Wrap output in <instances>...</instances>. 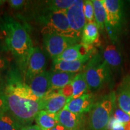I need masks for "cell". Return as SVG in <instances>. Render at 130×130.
Wrapping results in <instances>:
<instances>
[{"mask_svg": "<svg viewBox=\"0 0 130 130\" xmlns=\"http://www.w3.org/2000/svg\"><path fill=\"white\" fill-rule=\"evenodd\" d=\"M83 11L87 24L95 22V16H94L93 5L92 1H91V0L84 1Z\"/></svg>", "mask_w": 130, "mask_h": 130, "instance_id": "26", "label": "cell"}, {"mask_svg": "<svg viewBox=\"0 0 130 130\" xmlns=\"http://www.w3.org/2000/svg\"><path fill=\"white\" fill-rule=\"evenodd\" d=\"M57 119L60 124L68 130H86L84 115L74 113L63 108L57 114Z\"/></svg>", "mask_w": 130, "mask_h": 130, "instance_id": "12", "label": "cell"}, {"mask_svg": "<svg viewBox=\"0 0 130 130\" xmlns=\"http://www.w3.org/2000/svg\"><path fill=\"white\" fill-rule=\"evenodd\" d=\"M6 82L4 94L9 111L23 127L31 125L37 114L42 110V99L25 83L18 68H10Z\"/></svg>", "mask_w": 130, "mask_h": 130, "instance_id": "1", "label": "cell"}, {"mask_svg": "<svg viewBox=\"0 0 130 130\" xmlns=\"http://www.w3.org/2000/svg\"><path fill=\"white\" fill-rule=\"evenodd\" d=\"M58 114V113H57ZM57 114L41 110L37 114L35 121L41 130H51L58 124Z\"/></svg>", "mask_w": 130, "mask_h": 130, "instance_id": "19", "label": "cell"}, {"mask_svg": "<svg viewBox=\"0 0 130 130\" xmlns=\"http://www.w3.org/2000/svg\"><path fill=\"white\" fill-rule=\"evenodd\" d=\"M75 0H50L45 1V7L53 12L66 13L68 10L74 4Z\"/></svg>", "mask_w": 130, "mask_h": 130, "instance_id": "24", "label": "cell"}, {"mask_svg": "<svg viewBox=\"0 0 130 130\" xmlns=\"http://www.w3.org/2000/svg\"><path fill=\"white\" fill-rule=\"evenodd\" d=\"M99 29L95 22L87 23L83 31L81 42L83 44L92 46L98 40Z\"/></svg>", "mask_w": 130, "mask_h": 130, "instance_id": "21", "label": "cell"}, {"mask_svg": "<svg viewBox=\"0 0 130 130\" xmlns=\"http://www.w3.org/2000/svg\"><path fill=\"white\" fill-rule=\"evenodd\" d=\"M112 117L124 125L130 121V116L117 106L116 104L115 105Z\"/></svg>", "mask_w": 130, "mask_h": 130, "instance_id": "27", "label": "cell"}, {"mask_svg": "<svg viewBox=\"0 0 130 130\" xmlns=\"http://www.w3.org/2000/svg\"><path fill=\"white\" fill-rule=\"evenodd\" d=\"M6 2V1H3V0H0V9H1V6L4 4V3Z\"/></svg>", "mask_w": 130, "mask_h": 130, "instance_id": "36", "label": "cell"}, {"mask_svg": "<svg viewBox=\"0 0 130 130\" xmlns=\"http://www.w3.org/2000/svg\"><path fill=\"white\" fill-rule=\"evenodd\" d=\"M125 130H130V121L124 125Z\"/></svg>", "mask_w": 130, "mask_h": 130, "instance_id": "35", "label": "cell"}, {"mask_svg": "<svg viewBox=\"0 0 130 130\" xmlns=\"http://www.w3.org/2000/svg\"><path fill=\"white\" fill-rule=\"evenodd\" d=\"M43 35H57L79 40L70 27L66 14L53 12L43 7L36 16Z\"/></svg>", "mask_w": 130, "mask_h": 130, "instance_id": "3", "label": "cell"}, {"mask_svg": "<svg viewBox=\"0 0 130 130\" xmlns=\"http://www.w3.org/2000/svg\"><path fill=\"white\" fill-rule=\"evenodd\" d=\"M46 63V58L45 53L39 47L34 48L27 63L24 77L25 83L28 84L34 77L45 71Z\"/></svg>", "mask_w": 130, "mask_h": 130, "instance_id": "9", "label": "cell"}, {"mask_svg": "<svg viewBox=\"0 0 130 130\" xmlns=\"http://www.w3.org/2000/svg\"><path fill=\"white\" fill-rule=\"evenodd\" d=\"M83 4L84 1L75 0L74 4L66 13L70 27L79 40L81 39L83 31L87 24L83 11Z\"/></svg>", "mask_w": 130, "mask_h": 130, "instance_id": "8", "label": "cell"}, {"mask_svg": "<svg viewBox=\"0 0 130 130\" xmlns=\"http://www.w3.org/2000/svg\"><path fill=\"white\" fill-rule=\"evenodd\" d=\"M59 92L60 93L64 96L65 97H66L69 100L73 95V87L72 83L68 84L63 88L60 89Z\"/></svg>", "mask_w": 130, "mask_h": 130, "instance_id": "30", "label": "cell"}, {"mask_svg": "<svg viewBox=\"0 0 130 130\" xmlns=\"http://www.w3.org/2000/svg\"><path fill=\"white\" fill-rule=\"evenodd\" d=\"M6 80L3 78L1 73H0V94L4 93L5 89H6Z\"/></svg>", "mask_w": 130, "mask_h": 130, "instance_id": "32", "label": "cell"}, {"mask_svg": "<svg viewBox=\"0 0 130 130\" xmlns=\"http://www.w3.org/2000/svg\"><path fill=\"white\" fill-rule=\"evenodd\" d=\"M77 74L56 71H50L51 89L60 90L72 82Z\"/></svg>", "mask_w": 130, "mask_h": 130, "instance_id": "18", "label": "cell"}, {"mask_svg": "<svg viewBox=\"0 0 130 130\" xmlns=\"http://www.w3.org/2000/svg\"><path fill=\"white\" fill-rule=\"evenodd\" d=\"M8 105L4 93L0 94V115L8 111Z\"/></svg>", "mask_w": 130, "mask_h": 130, "instance_id": "31", "label": "cell"}, {"mask_svg": "<svg viewBox=\"0 0 130 130\" xmlns=\"http://www.w3.org/2000/svg\"><path fill=\"white\" fill-rule=\"evenodd\" d=\"M69 99L60 93L59 90L51 89L42 98V110L57 114L67 104Z\"/></svg>", "mask_w": 130, "mask_h": 130, "instance_id": "11", "label": "cell"}, {"mask_svg": "<svg viewBox=\"0 0 130 130\" xmlns=\"http://www.w3.org/2000/svg\"><path fill=\"white\" fill-rule=\"evenodd\" d=\"M78 40L57 35H43V44L49 56L54 60L61 55L68 47L77 43Z\"/></svg>", "mask_w": 130, "mask_h": 130, "instance_id": "7", "label": "cell"}, {"mask_svg": "<svg viewBox=\"0 0 130 130\" xmlns=\"http://www.w3.org/2000/svg\"><path fill=\"white\" fill-rule=\"evenodd\" d=\"M89 60L90 59H82L72 61H54L52 66V71H60L77 74L85 68L86 64Z\"/></svg>", "mask_w": 130, "mask_h": 130, "instance_id": "16", "label": "cell"}, {"mask_svg": "<svg viewBox=\"0 0 130 130\" xmlns=\"http://www.w3.org/2000/svg\"><path fill=\"white\" fill-rule=\"evenodd\" d=\"M106 11L105 28L110 39L115 42L122 30L123 3L119 0H101Z\"/></svg>", "mask_w": 130, "mask_h": 130, "instance_id": "6", "label": "cell"}, {"mask_svg": "<svg viewBox=\"0 0 130 130\" xmlns=\"http://www.w3.org/2000/svg\"><path fill=\"white\" fill-rule=\"evenodd\" d=\"M51 130H68L65 128L64 126H63L61 124L58 123V124L56 126H54L53 129H51Z\"/></svg>", "mask_w": 130, "mask_h": 130, "instance_id": "34", "label": "cell"}, {"mask_svg": "<svg viewBox=\"0 0 130 130\" xmlns=\"http://www.w3.org/2000/svg\"><path fill=\"white\" fill-rule=\"evenodd\" d=\"M108 127L110 128V130H125L124 124L115 119L113 117L110 119Z\"/></svg>", "mask_w": 130, "mask_h": 130, "instance_id": "28", "label": "cell"}, {"mask_svg": "<svg viewBox=\"0 0 130 130\" xmlns=\"http://www.w3.org/2000/svg\"><path fill=\"white\" fill-rule=\"evenodd\" d=\"M8 50L4 43L0 41V73L9 70L10 68V60L8 56Z\"/></svg>", "mask_w": 130, "mask_h": 130, "instance_id": "25", "label": "cell"}, {"mask_svg": "<svg viewBox=\"0 0 130 130\" xmlns=\"http://www.w3.org/2000/svg\"><path fill=\"white\" fill-rule=\"evenodd\" d=\"M22 128L9 110L0 115V130H21Z\"/></svg>", "mask_w": 130, "mask_h": 130, "instance_id": "23", "label": "cell"}, {"mask_svg": "<svg viewBox=\"0 0 130 130\" xmlns=\"http://www.w3.org/2000/svg\"><path fill=\"white\" fill-rule=\"evenodd\" d=\"M93 48L83 43H76L68 47L59 56L53 60L54 61H72L82 59H90L93 57Z\"/></svg>", "mask_w": 130, "mask_h": 130, "instance_id": "10", "label": "cell"}, {"mask_svg": "<svg viewBox=\"0 0 130 130\" xmlns=\"http://www.w3.org/2000/svg\"><path fill=\"white\" fill-rule=\"evenodd\" d=\"M102 57L110 68L117 69L122 63V56L120 50L115 43H108L104 49Z\"/></svg>", "mask_w": 130, "mask_h": 130, "instance_id": "17", "label": "cell"}, {"mask_svg": "<svg viewBox=\"0 0 130 130\" xmlns=\"http://www.w3.org/2000/svg\"><path fill=\"white\" fill-rule=\"evenodd\" d=\"M116 94L118 107L130 116V74L123 78Z\"/></svg>", "mask_w": 130, "mask_h": 130, "instance_id": "15", "label": "cell"}, {"mask_svg": "<svg viewBox=\"0 0 130 130\" xmlns=\"http://www.w3.org/2000/svg\"><path fill=\"white\" fill-rule=\"evenodd\" d=\"M0 30L4 38V44L13 56L18 68L24 77L34 48L28 32L20 22L10 16H5L1 20Z\"/></svg>", "mask_w": 130, "mask_h": 130, "instance_id": "2", "label": "cell"}, {"mask_svg": "<svg viewBox=\"0 0 130 130\" xmlns=\"http://www.w3.org/2000/svg\"><path fill=\"white\" fill-rule=\"evenodd\" d=\"M93 104V95L87 93L77 98L68 101L64 108L74 113L84 115L90 111Z\"/></svg>", "mask_w": 130, "mask_h": 130, "instance_id": "14", "label": "cell"}, {"mask_svg": "<svg viewBox=\"0 0 130 130\" xmlns=\"http://www.w3.org/2000/svg\"><path fill=\"white\" fill-rule=\"evenodd\" d=\"M89 90L97 91L110 80L111 68L100 54H95L87 62L84 68Z\"/></svg>", "mask_w": 130, "mask_h": 130, "instance_id": "5", "label": "cell"}, {"mask_svg": "<svg viewBox=\"0 0 130 130\" xmlns=\"http://www.w3.org/2000/svg\"><path fill=\"white\" fill-rule=\"evenodd\" d=\"M28 85L36 96L40 99L43 98L51 90L50 71H45L37 75L29 82Z\"/></svg>", "mask_w": 130, "mask_h": 130, "instance_id": "13", "label": "cell"}, {"mask_svg": "<svg viewBox=\"0 0 130 130\" xmlns=\"http://www.w3.org/2000/svg\"><path fill=\"white\" fill-rule=\"evenodd\" d=\"M72 84L73 87V95L69 101L80 97L88 92L89 87L84 72L77 74L74 79H73Z\"/></svg>", "mask_w": 130, "mask_h": 130, "instance_id": "20", "label": "cell"}, {"mask_svg": "<svg viewBox=\"0 0 130 130\" xmlns=\"http://www.w3.org/2000/svg\"><path fill=\"white\" fill-rule=\"evenodd\" d=\"M94 9L95 21L98 29L103 30L105 28L106 11L101 0H92Z\"/></svg>", "mask_w": 130, "mask_h": 130, "instance_id": "22", "label": "cell"}, {"mask_svg": "<svg viewBox=\"0 0 130 130\" xmlns=\"http://www.w3.org/2000/svg\"><path fill=\"white\" fill-rule=\"evenodd\" d=\"M8 3L12 9L19 10L22 9V8L27 4V3H28V1H24V0H10L8 1Z\"/></svg>", "mask_w": 130, "mask_h": 130, "instance_id": "29", "label": "cell"}, {"mask_svg": "<svg viewBox=\"0 0 130 130\" xmlns=\"http://www.w3.org/2000/svg\"><path fill=\"white\" fill-rule=\"evenodd\" d=\"M116 92H112L94 104L88 118L89 130H105L113 116L116 104Z\"/></svg>", "mask_w": 130, "mask_h": 130, "instance_id": "4", "label": "cell"}, {"mask_svg": "<svg viewBox=\"0 0 130 130\" xmlns=\"http://www.w3.org/2000/svg\"><path fill=\"white\" fill-rule=\"evenodd\" d=\"M21 130H41V129L36 125H31L24 126Z\"/></svg>", "mask_w": 130, "mask_h": 130, "instance_id": "33", "label": "cell"}]
</instances>
